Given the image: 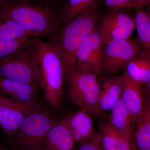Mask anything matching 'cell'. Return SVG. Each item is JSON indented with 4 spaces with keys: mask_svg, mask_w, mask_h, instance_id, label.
I'll return each mask as SVG.
<instances>
[{
    "mask_svg": "<svg viewBox=\"0 0 150 150\" xmlns=\"http://www.w3.org/2000/svg\"><path fill=\"white\" fill-rule=\"evenodd\" d=\"M145 10L147 12V13L149 15L150 17V6H148L147 9Z\"/></svg>",
    "mask_w": 150,
    "mask_h": 150,
    "instance_id": "f546056e",
    "label": "cell"
},
{
    "mask_svg": "<svg viewBox=\"0 0 150 150\" xmlns=\"http://www.w3.org/2000/svg\"><path fill=\"white\" fill-rule=\"evenodd\" d=\"M35 1H41L48 2H49L51 1H53V0H35Z\"/></svg>",
    "mask_w": 150,
    "mask_h": 150,
    "instance_id": "4dcf8cb0",
    "label": "cell"
},
{
    "mask_svg": "<svg viewBox=\"0 0 150 150\" xmlns=\"http://www.w3.org/2000/svg\"><path fill=\"white\" fill-rule=\"evenodd\" d=\"M109 113L106 119L110 125L126 140L132 142L135 122L121 98Z\"/></svg>",
    "mask_w": 150,
    "mask_h": 150,
    "instance_id": "2e32d148",
    "label": "cell"
},
{
    "mask_svg": "<svg viewBox=\"0 0 150 150\" xmlns=\"http://www.w3.org/2000/svg\"><path fill=\"white\" fill-rule=\"evenodd\" d=\"M121 99L136 123L142 115L145 103L144 88L123 72Z\"/></svg>",
    "mask_w": 150,
    "mask_h": 150,
    "instance_id": "7c38bea8",
    "label": "cell"
},
{
    "mask_svg": "<svg viewBox=\"0 0 150 150\" xmlns=\"http://www.w3.org/2000/svg\"><path fill=\"white\" fill-rule=\"evenodd\" d=\"M34 38L25 36L13 40H0V58H5L32 45Z\"/></svg>",
    "mask_w": 150,
    "mask_h": 150,
    "instance_id": "603a6c76",
    "label": "cell"
},
{
    "mask_svg": "<svg viewBox=\"0 0 150 150\" xmlns=\"http://www.w3.org/2000/svg\"><path fill=\"white\" fill-rule=\"evenodd\" d=\"M144 96L143 112L132 136V143L137 150H150V98L145 92Z\"/></svg>",
    "mask_w": 150,
    "mask_h": 150,
    "instance_id": "e0dca14e",
    "label": "cell"
},
{
    "mask_svg": "<svg viewBox=\"0 0 150 150\" xmlns=\"http://www.w3.org/2000/svg\"><path fill=\"white\" fill-rule=\"evenodd\" d=\"M0 75L40 87L38 56L33 43L10 56L0 58Z\"/></svg>",
    "mask_w": 150,
    "mask_h": 150,
    "instance_id": "8992f818",
    "label": "cell"
},
{
    "mask_svg": "<svg viewBox=\"0 0 150 150\" xmlns=\"http://www.w3.org/2000/svg\"><path fill=\"white\" fill-rule=\"evenodd\" d=\"M42 105H26L0 95V126L8 141L16 133L28 115Z\"/></svg>",
    "mask_w": 150,
    "mask_h": 150,
    "instance_id": "30bf717a",
    "label": "cell"
},
{
    "mask_svg": "<svg viewBox=\"0 0 150 150\" xmlns=\"http://www.w3.org/2000/svg\"><path fill=\"white\" fill-rule=\"evenodd\" d=\"M100 0H68L59 12L63 26L66 25L81 13L98 4Z\"/></svg>",
    "mask_w": 150,
    "mask_h": 150,
    "instance_id": "ffe728a7",
    "label": "cell"
},
{
    "mask_svg": "<svg viewBox=\"0 0 150 150\" xmlns=\"http://www.w3.org/2000/svg\"><path fill=\"white\" fill-rule=\"evenodd\" d=\"M100 82L98 106L105 116L121 98L123 89L122 76H105Z\"/></svg>",
    "mask_w": 150,
    "mask_h": 150,
    "instance_id": "5bb4252c",
    "label": "cell"
},
{
    "mask_svg": "<svg viewBox=\"0 0 150 150\" xmlns=\"http://www.w3.org/2000/svg\"><path fill=\"white\" fill-rule=\"evenodd\" d=\"M103 46L97 24L77 51L76 67L99 77L102 73Z\"/></svg>",
    "mask_w": 150,
    "mask_h": 150,
    "instance_id": "9c48e42d",
    "label": "cell"
},
{
    "mask_svg": "<svg viewBox=\"0 0 150 150\" xmlns=\"http://www.w3.org/2000/svg\"><path fill=\"white\" fill-rule=\"evenodd\" d=\"M103 44L132 37L136 28L135 16L126 10L108 11L97 23Z\"/></svg>",
    "mask_w": 150,
    "mask_h": 150,
    "instance_id": "ba28073f",
    "label": "cell"
},
{
    "mask_svg": "<svg viewBox=\"0 0 150 150\" xmlns=\"http://www.w3.org/2000/svg\"><path fill=\"white\" fill-rule=\"evenodd\" d=\"M69 130L76 144L88 141L96 134L91 113L80 109L65 115Z\"/></svg>",
    "mask_w": 150,
    "mask_h": 150,
    "instance_id": "4fadbf2b",
    "label": "cell"
},
{
    "mask_svg": "<svg viewBox=\"0 0 150 150\" xmlns=\"http://www.w3.org/2000/svg\"><path fill=\"white\" fill-rule=\"evenodd\" d=\"M50 110L43 105L31 111L9 140L11 149L43 150L47 134L56 122Z\"/></svg>",
    "mask_w": 150,
    "mask_h": 150,
    "instance_id": "5b68a950",
    "label": "cell"
},
{
    "mask_svg": "<svg viewBox=\"0 0 150 150\" xmlns=\"http://www.w3.org/2000/svg\"><path fill=\"white\" fill-rule=\"evenodd\" d=\"M143 88L145 93L150 98V79L147 83L143 87Z\"/></svg>",
    "mask_w": 150,
    "mask_h": 150,
    "instance_id": "4316f807",
    "label": "cell"
},
{
    "mask_svg": "<svg viewBox=\"0 0 150 150\" xmlns=\"http://www.w3.org/2000/svg\"><path fill=\"white\" fill-rule=\"evenodd\" d=\"M143 51L137 38L114 40L103 46L102 73L112 76L125 69L131 60Z\"/></svg>",
    "mask_w": 150,
    "mask_h": 150,
    "instance_id": "52a82bcc",
    "label": "cell"
},
{
    "mask_svg": "<svg viewBox=\"0 0 150 150\" xmlns=\"http://www.w3.org/2000/svg\"><path fill=\"white\" fill-rule=\"evenodd\" d=\"M99 77L75 66L65 77L67 98L71 103L100 118H107L100 110Z\"/></svg>",
    "mask_w": 150,
    "mask_h": 150,
    "instance_id": "277c9868",
    "label": "cell"
},
{
    "mask_svg": "<svg viewBox=\"0 0 150 150\" xmlns=\"http://www.w3.org/2000/svg\"><path fill=\"white\" fill-rule=\"evenodd\" d=\"M13 150H23V149H13Z\"/></svg>",
    "mask_w": 150,
    "mask_h": 150,
    "instance_id": "1f68e13d",
    "label": "cell"
},
{
    "mask_svg": "<svg viewBox=\"0 0 150 150\" xmlns=\"http://www.w3.org/2000/svg\"><path fill=\"white\" fill-rule=\"evenodd\" d=\"M138 7L142 8L150 6V0H134Z\"/></svg>",
    "mask_w": 150,
    "mask_h": 150,
    "instance_id": "484cf974",
    "label": "cell"
},
{
    "mask_svg": "<svg viewBox=\"0 0 150 150\" xmlns=\"http://www.w3.org/2000/svg\"><path fill=\"white\" fill-rule=\"evenodd\" d=\"M103 13L98 4L81 13L50 35L48 43L54 46L61 56L66 76L76 66L78 49L96 27Z\"/></svg>",
    "mask_w": 150,
    "mask_h": 150,
    "instance_id": "7a4b0ae2",
    "label": "cell"
},
{
    "mask_svg": "<svg viewBox=\"0 0 150 150\" xmlns=\"http://www.w3.org/2000/svg\"><path fill=\"white\" fill-rule=\"evenodd\" d=\"M25 36L38 37L34 33L28 32L13 21L0 18V40H13Z\"/></svg>",
    "mask_w": 150,
    "mask_h": 150,
    "instance_id": "7402d4cb",
    "label": "cell"
},
{
    "mask_svg": "<svg viewBox=\"0 0 150 150\" xmlns=\"http://www.w3.org/2000/svg\"><path fill=\"white\" fill-rule=\"evenodd\" d=\"M40 89L38 85L14 80L0 75V95L8 97L22 104L31 106L42 104L38 98Z\"/></svg>",
    "mask_w": 150,
    "mask_h": 150,
    "instance_id": "8fae6325",
    "label": "cell"
},
{
    "mask_svg": "<svg viewBox=\"0 0 150 150\" xmlns=\"http://www.w3.org/2000/svg\"><path fill=\"white\" fill-rule=\"evenodd\" d=\"M80 144L77 150H104L98 132L88 141Z\"/></svg>",
    "mask_w": 150,
    "mask_h": 150,
    "instance_id": "d4e9b609",
    "label": "cell"
},
{
    "mask_svg": "<svg viewBox=\"0 0 150 150\" xmlns=\"http://www.w3.org/2000/svg\"><path fill=\"white\" fill-rule=\"evenodd\" d=\"M108 11L126 10L138 8L134 0H100Z\"/></svg>",
    "mask_w": 150,
    "mask_h": 150,
    "instance_id": "cb8c5ba5",
    "label": "cell"
},
{
    "mask_svg": "<svg viewBox=\"0 0 150 150\" xmlns=\"http://www.w3.org/2000/svg\"><path fill=\"white\" fill-rule=\"evenodd\" d=\"M134 150V148H133V149H132V150Z\"/></svg>",
    "mask_w": 150,
    "mask_h": 150,
    "instance_id": "836d02e7",
    "label": "cell"
},
{
    "mask_svg": "<svg viewBox=\"0 0 150 150\" xmlns=\"http://www.w3.org/2000/svg\"><path fill=\"white\" fill-rule=\"evenodd\" d=\"M0 150H13L11 149H9L4 146L1 144L0 143Z\"/></svg>",
    "mask_w": 150,
    "mask_h": 150,
    "instance_id": "f1b7e54d",
    "label": "cell"
},
{
    "mask_svg": "<svg viewBox=\"0 0 150 150\" xmlns=\"http://www.w3.org/2000/svg\"><path fill=\"white\" fill-rule=\"evenodd\" d=\"M129 77L142 86L150 79V56L143 50L131 60L124 70Z\"/></svg>",
    "mask_w": 150,
    "mask_h": 150,
    "instance_id": "d6986e66",
    "label": "cell"
},
{
    "mask_svg": "<svg viewBox=\"0 0 150 150\" xmlns=\"http://www.w3.org/2000/svg\"><path fill=\"white\" fill-rule=\"evenodd\" d=\"M9 0H0V10L4 7Z\"/></svg>",
    "mask_w": 150,
    "mask_h": 150,
    "instance_id": "83f0119b",
    "label": "cell"
},
{
    "mask_svg": "<svg viewBox=\"0 0 150 150\" xmlns=\"http://www.w3.org/2000/svg\"><path fill=\"white\" fill-rule=\"evenodd\" d=\"M1 12H0V18H1Z\"/></svg>",
    "mask_w": 150,
    "mask_h": 150,
    "instance_id": "d6a6232c",
    "label": "cell"
},
{
    "mask_svg": "<svg viewBox=\"0 0 150 150\" xmlns=\"http://www.w3.org/2000/svg\"><path fill=\"white\" fill-rule=\"evenodd\" d=\"M0 12L1 18L13 21L38 37L51 35L61 27L59 12L48 2L9 0Z\"/></svg>",
    "mask_w": 150,
    "mask_h": 150,
    "instance_id": "6da1fadb",
    "label": "cell"
},
{
    "mask_svg": "<svg viewBox=\"0 0 150 150\" xmlns=\"http://www.w3.org/2000/svg\"><path fill=\"white\" fill-rule=\"evenodd\" d=\"M98 124V133L104 150H132V142H129L119 134L104 118Z\"/></svg>",
    "mask_w": 150,
    "mask_h": 150,
    "instance_id": "ac0fdd59",
    "label": "cell"
},
{
    "mask_svg": "<svg viewBox=\"0 0 150 150\" xmlns=\"http://www.w3.org/2000/svg\"><path fill=\"white\" fill-rule=\"evenodd\" d=\"M37 49L40 88L44 97L52 111L56 112L62 106V94L66 72L61 56L54 46L34 38Z\"/></svg>",
    "mask_w": 150,
    "mask_h": 150,
    "instance_id": "3957f363",
    "label": "cell"
},
{
    "mask_svg": "<svg viewBox=\"0 0 150 150\" xmlns=\"http://www.w3.org/2000/svg\"><path fill=\"white\" fill-rule=\"evenodd\" d=\"M135 15L137 37L143 50L150 56V17L142 8L138 7Z\"/></svg>",
    "mask_w": 150,
    "mask_h": 150,
    "instance_id": "44dd1931",
    "label": "cell"
},
{
    "mask_svg": "<svg viewBox=\"0 0 150 150\" xmlns=\"http://www.w3.org/2000/svg\"><path fill=\"white\" fill-rule=\"evenodd\" d=\"M76 144L64 115L56 121L48 132L43 144V150H72Z\"/></svg>",
    "mask_w": 150,
    "mask_h": 150,
    "instance_id": "9a60e30c",
    "label": "cell"
}]
</instances>
